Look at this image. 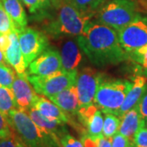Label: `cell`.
<instances>
[{"mask_svg": "<svg viewBox=\"0 0 147 147\" xmlns=\"http://www.w3.org/2000/svg\"><path fill=\"white\" fill-rule=\"evenodd\" d=\"M76 38L84 54L96 66L115 65L129 58L115 30L98 22L90 21L86 30Z\"/></svg>", "mask_w": 147, "mask_h": 147, "instance_id": "1", "label": "cell"}, {"mask_svg": "<svg viewBox=\"0 0 147 147\" xmlns=\"http://www.w3.org/2000/svg\"><path fill=\"white\" fill-rule=\"evenodd\" d=\"M33 16L40 23L44 34L57 40L79 36L92 21L80 13L68 0H50Z\"/></svg>", "mask_w": 147, "mask_h": 147, "instance_id": "2", "label": "cell"}, {"mask_svg": "<svg viewBox=\"0 0 147 147\" xmlns=\"http://www.w3.org/2000/svg\"><path fill=\"white\" fill-rule=\"evenodd\" d=\"M12 131L27 147H50L57 137H53L41 130L25 110L15 109L6 117Z\"/></svg>", "mask_w": 147, "mask_h": 147, "instance_id": "3", "label": "cell"}, {"mask_svg": "<svg viewBox=\"0 0 147 147\" xmlns=\"http://www.w3.org/2000/svg\"><path fill=\"white\" fill-rule=\"evenodd\" d=\"M137 5L130 0H110L105 3L95 15L96 22L118 32L131 23L137 16Z\"/></svg>", "mask_w": 147, "mask_h": 147, "instance_id": "4", "label": "cell"}, {"mask_svg": "<svg viewBox=\"0 0 147 147\" xmlns=\"http://www.w3.org/2000/svg\"><path fill=\"white\" fill-rule=\"evenodd\" d=\"M131 86L132 82L125 79H103L95 95L93 104L104 114L115 115Z\"/></svg>", "mask_w": 147, "mask_h": 147, "instance_id": "5", "label": "cell"}, {"mask_svg": "<svg viewBox=\"0 0 147 147\" xmlns=\"http://www.w3.org/2000/svg\"><path fill=\"white\" fill-rule=\"evenodd\" d=\"M77 72L78 71L67 72L61 69L57 73L47 75H34L27 74V79L36 93L49 98L75 85Z\"/></svg>", "mask_w": 147, "mask_h": 147, "instance_id": "6", "label": "cell"}, {"mask_svg": "<svg viewBox=\"0 0 147 147\" xmlns=\"http://www.w3.org/2000/svg\"><path fill=\"white\" fill-rule=\"evenodd\" d=\"M102 73L90 67L78 70L75 86L78 91L79 109H85L93 104L95 95L103 81Z\"/></svg>", "mask_w": 147, "mask_h": 147, "instance_id": "7", "label": "cell"}, {"mask_svg": "<svg viewBox=\"0 0 147 147\" xmlns=\"http://www.w3.org/2000/svg\"><path fill=\"white\" fill-rule=\"evenodd\" d=\"M26 67L48 47V36L42 31L26 27L16 32Z\"/></svg>", "mask_w": 147, "mask_h": 147, "instance_id": "8", "label": "cell"}, {"mask_svg": "<svg viewBox=\"0 0 147 147\" xmlns=\"http://www.w3.org/2000/svg\"><path fill=\"white\" fill-rule=\"evenodd\" d=\"M122 47L127 54L147 44V17L138 14L127 26L118 31Z\"/></svg>", "mask_w": 147, "mask_h": 147, "instance_id": "9", "label": "cell"}, {"mask_svg": "<svg viewBox=\"0 0 147 147\" xmlns=\"http://www.w3.org/2000/svg\"><path fill=\"white\" fill-rule=\"evenodd\" d=\"M27 68V74L34 75H47L61 71L62 66L59 51L47 47Z\"/></svg>", "mask_w": 147, "mask_h": 147, "instance_id": "10", "label": "cell"}, {"mask_svg": "<svg viewBox=\"0 0 147 147\" xmlns=\"http://www.w3.org/2000/svg\"><path fill=\"white\" fill-rule=\"evenodd\" d=\"M60 56L62 70L67 72L78 71V67L83 61V51L79 47L77 38L69 37L61 39Z\"/></svg>", "mask_w": 147, "mask_h": 147, "instance_id": "11", "label": "cell"}, {"mask_svg": "<svg viewBox=\"0 0 147 147\" xmlns=\"http://www.w3.org/2000/svg\"><path fill=\"white\" fill-rule=\"evenodd\" d=\"M79 120L86 127V134L84 136L96 142L103 136L104 118L102 112L94 104L85 109H79L78 116Z\"/></svg>", "mask_w": 147, "mask_h": 147, "instance_id": "12", "label": "cell"}, {"mask_svg": "<svg viewBox=\"0 0 147 147\" xmlns=\"http://www.w3.org/2000/svg\"><path fill=\"white\" fill-rule=\"evenodd\" d=\"M17 109L27 111L34 103L36 92L27 79V73L16 74L11 86Z\"/></svg>", "mask_w": 147, "mask_h": 147, "instance_id": "13", "label": "cell"}, {"mask_svg": "<svg viewBox=\"0 0 147 147\" xmlns=\"http://www.w3.org/2000/svg\"><path fill=\"white\" fill-rule=\"evenodd\" d=\"M146 89L147 78L145 75L137 74V76L134 77L131 89L127 92L119 110L116 112L115 115L120 119L126 112L137 106Z\"/></svg>", "mask_w": 147, "mask_h": 147, "instance_id": "14", "label": "cell"}, {"mask_svg": "<svg viewBox=\"0 0 147 147\" xmlns=\"http://www.w3.org/2000/svg\"><path fill=\"white\" fill-rule=\"evenodd\" d=\"M26 112L37 126L41 130L47 132V134L53 137H57L59 139V137L62 134L68 131L65 127V123L45 117L39 111H38L35 108L32 106L27 110Z\"/></svg>", "mask_w": 147, "mask_h": 147, "instance_id": "15", "label": "cell"}, {"mask_svg": "<svg viewBox=\"0 0 147 147\" xmlns=\"http://www.w3.org/2000/svg\"><path fill=\"white\" fill-rule=\"evenodd\" d=\"M48 99L60 107L68 115L78 116L79 110V96L76 86L73 85L58 94L49 97Z\"/></svg>", "mask_w": 147, "mask_h": 147, "instance_id": "16", "label": "cell"}, {"mask_svg": "<svg viewBox=\"0 0 147 147\" xmlns=\"http://www.w3.org/2000/svg\"><path fill=\"white\" fill-rule=\"evenodd\" d=\"M32 107L35 108L42 115L47 118L56 119L65 124L69 123L74 126V123L70 120L69 115L65 111H63L60 107H58L56 104H54L50 99L44 97L43 96L37 95Z\"/></svg>", "mask_w": 147, "mask_h": 147, "instance_id": "17", "label": "cell"}, {"mask_svg": "<svg viewBox=\"0 0 147 147\" xmlns=\"http://www.w3.org/2000/svg\"><path fill=\"white\" fill-rule=\"evenodd\" d=\"M9 38L10 43L7 49L3 53L6 61L15 69L16 74L26 73L27 67L21 53L18 35L15 30L9 34Z\"/></svg>", "mask_w": 147, "mask_h": 147, "instance_id": "18", "label": "cell"}, {"mask_svg": "<svg viewBox=\"0 0 147 147\" xmlns=\"http://www.w3.org/2000/svg\"><path fill=\"white\" fill-rule=\"evenodd\" d=\"M120 120V126L118 132L129 138L131 142L134 135L146 126V120L142 118L137 105L126 112L121 117Z\"/></svg>", "mask_w": 147, "mask_h": 147, "instance_id": "19", "label": "cell"}, {"mask_svg": "<svg viewBox=\"0 0 147 147\" xmlns=\"http://www.w3.org/2000/svg\"><path fill=\"white\" fill-rule=\"evenodd\" d=\"M3 7L13 22L16 32L20 31L27 26L28 19L21 0H1Z\"/></svg>", "mask_w": 147, "mask_h": 147, "instance_id": "20", "label": "cell"}, {"mask_svg": "<svg viewBox=\"0 0 147 147\" xmlns=\"http://www.w3.org/2000/svg\"><path fill=\"white\" fill-rule=\"evenodd\" d=\"M72 5L84 16L91 19L105 3V0H68Z\"/></svg>", "mask_w": 147, "mask_h": 147, "instance_id": "21", "label": "cell"}, {"mask_svg": "<svg viewBox=\"0 0 147 147\" xmlns=\"http://www.w3.org/2000/svg\"><path fill=\"white\" fill-rule=\"evenodd\" d=\"M15 109H17V105L12 90L0 85V112L7 117Z\"/></svg>", "mask_w": 147, "mask_h": 147, "instance_id": "22", "label": "cell"}, {"mask_svg": "<svg viewBox=\"0 0 147 147\" xmlns=\"http://www.w3.org/2000/svg\"><path fill=\"white\" fill-rule=\"evenodd\" d=\"M120 119L114 114H105L104 123H103V136L107 138H111L119 131L120 126Z\"/></svg>", "mask_w": 147, "mask_h": 147, "instance_id": "23", "label": "cell"}, {"mask_svg": "<svg viewBox=\"0 0 147 147\" xmlns=\"http://www.w3.org/2000/svg\"><path fill=\"white\" fill-rule=\"evenodd\" d=\"M16 75L15 71L8 65L6 63L0 64V85L11 89Z\"/></svg>", "mask_w": 147, "mask_h": 147, "instance_id": "24", "label": "cell"}, {"mask_svg": "<svg viewBox=\"0 0 147 147\" xmlns=\"http://www.w3.org/2000/svg\"><path fill=\"white\" fill-rule=\"evenodd\" d=\"M15 30L13 22L0 0V34H9Z\"/></svg>", "mask_w": 147, "mask_h": 147, "instance_id": "25", "label": "cell"}, {"mask_svg": "<svg viewBox=\"0 0 147 147\" xmlns=\"http://www.w3.org/2000/svg\"><path fill=\"white\" fill-rule=\"evenodd\" d=\"M129 58L140 64L143 68L147 70V44L144 47L128 54Z\"/></svg>", "mask_w": 147, "mask_h": 147, "instance_id": "26", "label": "cell"}, {"mask_svg": "<svg viewBox=\"0 0 147 147\" xmlns=\"http://www.w3.org/2000/svg\"><path fill=\"white\" fill-rule=\"evenodd\" d=\"M59 142L61 147H85L83 142L76 139L68 131L65 132L59 137Z\"/></svg>", "mask_w": 147, "mask_h": 147, "instance_id": "27", "label": "cell"}, {"mask_svg": "<svg viewBox=\"0 0 147 147\" xmlns=\"http://www.w3.org/2000/svg\"><path fill=\"white\" fill-rule=\"evenodd\" d=\"M132 144L136 147H147V128H141L132 138Z\"/></svg>", "mask_w": 147, "mask_h": 147, "instance_id": "28", "label": "cell"}, {"mask_svg": "<svg viewBox=\"0 0 147 147\" xmlns=\"http://www.w3.org/2000/svg\"><path fill=\"white\" fill-rule=\"evenodd\" d=\"M111 145L112 147H131L132 142L129 138L117 132L111 137Z\"/></svg>", "mask_w": 147, "mask_h": 147, "instance_id": "29", "label": "cell"}, {"mask_svg": "<svg viewBox=\"0 0 147 147\" xmlns=\"http://www.w3.org/2000/svg\"><path fill=\"white\" fill-rule=\"evenodd\" d=\"M13 131L9 125L5 116L0 112V139L10 137Z\"/></svg>", "mask_w": 147, "mask_h": 147, "instance_id": "30", "label": "cell"}, {"mask_svg": "<svg viewBox=\"0 0 147 147\" xmlns=\"http://www.w3.org/2000/svg\"><path fill=\"white\" fill-rule=\"evenodd\" d=\"M32 15H35L42 7V0H22Z\"/></svg>", "mask_w": 147, "mask_h": 147, "instance_id": "31", "label": "cell"}, {"mask_svg": "<svg viewBox=\"0 0 147 147\" xmlns=\"http://www.w3.org/2000/svg\"><path fill=\"white\" fill-rule=\"evenodd\" d=\"M139 113L142 116L143 119L146 120L147 119V89L146 92L144 93L142 98L140 100L139 104L137 105Z\"/></svg>", "mask_w": 147, "mask_h": 147, "instance_id": "32", "label": "cell"}, {"mask_svg": "<svg viewBox=\"0 0 147 147\" xmlns=\"http://www.w3.org/2000/svg\"><path fill=\"white\" fill-rule=\"evenodd\" d=\"M0 147H17L16 142V134L13 131L10 137L0 139Z\"/></svg>", "mask_w": 147, "mask_h": 147, "instance_id": "33", "label": "cell"}, {"mask_svg": "<svg viewBox=\"0 0 147 147\" xmlns=\"http://www.w3.org/2000/svg\"><path fill=\"white\" fill-rule=\"evenodd\" d=\"M10 43L9 34H0V49L3 53L8 47Z\"/></svg>", "mask_w": 147, "mask_h": 147, "instance_id": "34", "label": "cell"}, {"mask_svg": "<svg viewBox=\"0 0 147 147\" xmlns=\"http://www.w3.org/2000/svg\"><path fill=\"white\" fill-rule=\"evenodd\" d=\"M96 147H112L111 138L105 137H100L96 142Z\"/></svg>", "mask_w": 147, "mask_h": 147, "instance_id": "35", "label": "cell"}, {"mask_svg": "<svg viewBox=\"0 0 147 147\" xmlns=\"http://www.w3.org/2000/svg\"><path fill=\"white\" fill-rule=\"evenodd\" d=\"M16 134V133H15ZM16 146H17V147H27L23 142H22V141H21V139L18 137V136L16 134Z\"/></svg>", "mask_w": 147, "mask_h": 147, "instance_id": "36", "label": "cell"}, {"mask_svg": "<svg viewBox=\"0 0 147 147\" xmlns=\"http://www.w3.org/2000/svg\"><path fill=\"white\" fill-rule=\"evenodd\" d=\"M7 61H6L5 57H4V55H3V52L0 49V64H4Z\"/></svg>", "mask_w": 147, "mask_h": 147, "instance_id": "37", "label": "cell"}, {"mask_svg": "<svg viewBox=\"0 0 147 147\" xmlns=\"http://www.w3.org/2000/svg\"><path fill=\"white\" fill-rule=\"evenodd\" d=\"M50 147H61L60 142H55Z\"/></svg>", "mask_w": 147, "mask_h": 147, "instance_id": "38", "label": "cell"}, {"mask_svg": "<svg viewBox=\"0 0 147 147\" xmlns=\"http://www.w3.org/2000/svg\"><path fill=\"white\" fill-rule=\"evenodd\" d=\"M50 0H42V4H45V3H47Z\"/></svg>", "mask_w": 147, "mask_h": 147, "instance_id": "39", "label": "cell"}, {"mask_svg": "<svg viewBox=\"0 0 147 147\" xmlns=\"http://www.w3.org/2000/svg\"><path fill=\"white\" fill-rule=\"evenodd\" d=\"M131 147H136V146H134V145L132 144V145H131Z\"/></svg>", "mask_w": 147, "mask_h": 147, "instance_id": "40", "label": "cell"}, {"mask_svg": "<svg viewBox=\"0 0 147 147\" xmlns=\"http://www.w3.org/2000/svg\"><path fill=\"white\" fill-rule=\"evenodd\" d=\"M146 127H147V119L146 120Z\"/></svg>", "mask_w": 147, "mask_h": 147, "instance_id": "41", "label": "cell"}, {"mask_svg": "<svg viewBox=\"0 0 147 147\" xmlns=\"http://www.w3.org/2000/svg\"><path fill=\"white\" fill-rule=\"evenodd\" d=\"M146 75H147V70H146Z\"/></svg>", "mask_w": 147, "mask_h": 147, "instance_id": "42", "label": "cell"}]
</instances>
